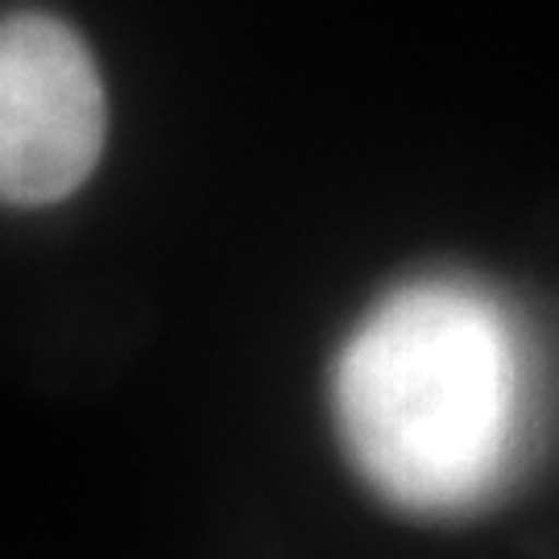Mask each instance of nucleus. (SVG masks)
<instances>
[{"label":"nucleus","mask_w":559,"mask_h":559,"mask_svg":"<svg viewBox=\"0 0 559 559\" xmlns=\"http://www.w3.org/2000/svg\"><path fill=\"white\" fill-rule=\"evenodd\" d=\"M336 390L360 473L411 510L480 501L519 448V340L464 286H411L381 302L348 340Z\"/></svg>","instance_id":"nucleus-1"},{"label":"nucleus","mask_w":559,"mask_h":559,"mask_svg":"<svg viewBox=\"0 0 559 559\" xmlns=\"http://www.w3.org/2000/svg\"><path fill=\"white\" fill-rule=\"evenodd\" d=\"M108 104L83 38L46 13L0 29V191L13 207L67 200L96 170Z\"/></svg>","instance_id":"nucleus-2"}]
</instances>
